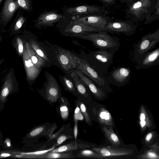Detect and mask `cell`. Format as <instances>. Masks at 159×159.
Listing matches in <instances>:
<instances>
[{"label": "cell", "instance_id": "cell-35", "mask_svg": "<svg viewBox=\"0 0 159 159\" xmlns=\"http://www.w3.org/2000/svg\"><path fill=\"white\" fill-rule=\"evenodd\" d=\"M78 105L81 113L84 116L86 122L88 123H89L90 119L85 105L81 101L79 102Z\"/></svg>", "mask_w": 159, "mask_h": 159}, {"label": "cell", "instance_id": "cell-18", "mask_svg": "<svg viewBox=\"0 0 159 159\" xmlns=\"http://www.w3.org/2000/svg\"><path fill=\"white\" fill-rule=\"evenodd\" d=\"M159 63V48L149 51L143 56L135 66V69L139 70L146 69Z\"/></svg>", "mask_w": 159, "mask_h": 159}, {"label": "cell", "instance_id": "cell-8", "mask_svg": "<svg viewBox=\"0 0 159 159\" xmlns=\"http://www.w3.org/2000/svg\"><path fill=\"white\" fill-rule=\"evenodd\" d=\"M109 18L104 15L93 14L83 16H72L71 21L83 23L101 30L108 22L111 21Z\"/></svg>", "mask_w": 159, "mask_h": 159}, {"label": "cell", "instance_id": "cell-15", "mask_svg": "<svg viewBox=\"0 0 159 159\" xmlns=\"http://www.w3.org/2000/svg\"><path fill=\"white\" fill-rule=\"evenodd\" d=\"M92 150L100 154L104 158L127 156L132 154L133 153V151L131 150L119 148L114 146L94 147Z\"/></svg>", "mask_w": 159, "mask_h": 159}, {"label": "cell", "instance_id": "cell-16", "mask_svg": "<svg viewBox=\"0 0 159 159\" xmlns=\"http://www.w3.org/2000/svg\"><path fill=\"white\" fill-rule=\"evenodd\" d=\"M47 73L48 75L46 86V98L51 102H55L61 95L60 88L54 77L47 72Z\"/></svg>", "mask_w": 159, "mask_h": 159}, {"label": "cell", "instance_id": "cell-41", "mask_svg": "<svg viewBox=\"0 0 159 159\" xmlns=\"http://www.w3.org/2000/svg\"><path fill=\"white\" fill-rule=\"evenodd\" d=\"M150 148H154L156 149H159V146L157 144V143H155L152 145H151L149 146Z\"/></svg>", "mask_w": 159, "mask_h": 159}, {"label": "cell", "instance_id": "cell-25", "mask_svg": "<svg viewBox=\"0 0 159 159\" xmlns=\"http://www.w3.org/2000/svg\"><path fill=\"white\" fill-rule=\"evenodd\" d=\"M139 119V125L142 130H144L152 126V123L150 118L143 105L140 107Z\"/></svg>", "mask_w": 159, "mask_h": 159}, {"label": "cell", "instance_id": "cell-44", "mask_svg": "<svg viewBox=\"0 0 159 159\" xmlns=\"http://www.w3.org/2000/svg\"><path fill=\"white\" fill-rule=\"evenodd\" d=\"M5 104V103L0 102V112L3 109Z\"/></svg>", "mask_w": 159, "mask_h": 159}, {"label": "cell", "instance_id": "cell-43", "mask_svg": "<svg viewBox=\"0 0 159 159\" xmlns=\"http://www.w3.org/2000/svg\"><path fill=\"white\" fill-rule=\"evenodd\" d=\"M103 2L107 3H112L114 2V0H101Z\"/></svg>", "mask_w": 159, "mask_h": 159}, {"label": "cell", "instance_id": "cell-28", "mask_svg": "<svg viewBox=\"0 0 159 159\" xmlns=\"http://www.w3.org/2000/svg\"><path fill=\"white\" fill-rule=\"evenodd\" d=\"M29 43L33 50L39 56L47 61H49L48 56L46 52L38 43L32 39H30Z\"/></svg>", "mask_w": 159, "mask_h": 159}, {"label": "cell", "instance_id": "cell-46", "mask_svg": "<svg viewBox=\"0 0 159 159\" xmlns=\"http://www.w3.org/2000/svg\"><path fill=\"white\" fill-rule=\"evenodd\" d=\"M4 0H0V6L2 4V2H3Z\"/></svg>", "mask_w": 159, "mask_h": 159}, {"label": "cell", "instance_id": "cell-20", "mask_svg": "<svg viewBox=\"0 0 159 159\" xmlns=\"http://www.w3.org/2000/svg\"><path fill=\"white\" fill-rule=\"evenodd\" d=\"M69 73L73 80L76 89L79 94L86 97L88 96L87 85L78 75L76 70H72Z\"/></svg>", "mask_w": 159, "mask_h": 159}, {"label": "cell", "instance_id": "cell-6", "mask_svg": "<svg viewBox=\"0 0 159 159\" xmlns=\"http://www.w3.org/2000/svg\"><path fill=\"white\" fill-rule=\"evenodd\" d=\"M53 46L57 60L64 71H69L76 69V56L66 49L56 45Z\"/></svg>", "mask_w": 159, "mask_h": 159}, {"label": "cell", "instance_id": "cell-21", "mask_svg": "<svg viewBox=\"0 0 159 159\" xmlns=\"http://www.w3.org/2000/svg\"><path fill=\"white\" fill-rule=\"evenodd\" d=\"M90 146L77 142H71L61 146L58 148L54 149L51 151L53 152H68L80 149L90 147Z\"/></svg>", "mask_w": 159, "mask_h": 159}, {"label": "cell", "instance_id": "cell-31", "mask_svg": "<svg viewBox=\"0 0 159 159\" xmlns=\"http://www.w3.org/2000/svg\"><path fill=\"white\" fill-rule=\"evenodd\" d=\"M159 149L152 148L146 151L142 154L138 156L137 158L142 159H159V155L158 151Z\"/></svg>", "mask_w": 159, "mask_h": 159}, {"label": "cell", "instance_id": "cell-13", "mask_svg": "<svg viewBox=\"0 0 159 159\" xmlns=\"http://www.w3.org/2000/svg\"><path fill=\"white\" fill-rule=\"evenodd\" d=\"M100 31L81 23L70 21L64 29L62 34L66 36L77 37L80 35L87 34L90 32Z\"/></svg>", "mask_w": 159, "mask_h": 159}, {"label": "cell", "instance_id": "cell-1", "mask_svg": "<svg viewBox=\"0 0 159 159\" xmlns=\"http://www.w3.org/2000/svg\"><path fill=\"white\" fill-rule=\"evenodd\" d=\"M117 50L113 49H99L89 54L90 65L101 75L108 74L109 67L113 63V58Z\"/></svg>", "mask_w": 159, "mask_h": 159}, {"label": "cell", "instance_id": "cell-5", "mask_svg": "<svg viewBox=\"0 0 159 159\" xmlns=\"http://www.w3.org/2000/svg\"><path fill=\"white\" fill-rule=\"evenodd\" d=\"M155 4L154 0H139L130 6L128 12L136 20H140L147 13L150 15L153 11Z\"/></svg>", "mask_w": 159, "mask_h": 159}, {"label": "cell", "instance_id": "cell-11", "mask_svg": "<svg viewBox=\"0 0 159 159\" xmlns=\"http://www.w3.org/2000/svg\"><path fill=\"white\" fill-rule=\"evenodd\" d=\"M65 18V16L62 14L53 11H49L42 13L34 21L35 23V26L41 29L52 26Z\"/></svg>", "mask_w": 159, "mask_h": 159}, {"label": "cell", "instance_id": "cell-36", "mask_svg": "<svg viewBox=\"0 0 159 159\" xmlns=\"http://www.w3.org/2000/svg\"><path fill=\"white\" fill-rule=\"evenodd\" d=\"M154 12L152 16L147 17L146 21L145 22V24H148L154 20L156 19L157 15H159V0H157L155 8L153 11Z\"/></svg>", "mask_w": 159, "mask_h": 159}, {"label": "cell", "instance_id": "cell-12", "mask_svg": "<svg viewBox=\"0 0 159 159\" xmlns=\"http://www.w3.org/2000/svg\"><path fill=\"white\" fill-rule=\"evenodd\" d=\"M19 9L16 0H4L0 11V24L6 26Z\"/></svg>", "mask_w": 159, "mask_h": 159}, {"label": "cell", "instance_id": "cell-49", "mask_svg": "<svg viewBox=\"0 0 159 159\" xmlns=\"http://www.w3.org/2000/svg\"><path fill=\"white\" fill-rule=\"evenodd\" d=\"M132 0H130V1H132Z\"/></svg>", "mask_w": 159, "mask_h": 159}, {"label": "cell", "instance_id": "cell-19", "mask_svg": "<svg viewBox=\"0 0 159 159\" xmlns=\"http://www.w3.org/2000/svg\"><path fill=\"white\" fill-rule=\"evenodd\" d=\"M76 72L80 78L84 82L93 95L98 98H101L105 95V92L91 79L80 71L76 69Z\"/></svg>", "mask_w": 159, "mask_h": 159}, {"label": "cell", "instance_id": "cell-27", "mask_svg": "<svg viewBox=\"0 0 159 159\" xmlns=\"http://www.w3.org/2000/svg\"><path fill=\"white\" fill-rule=\"evenodd\" d=\"M74 157L72 154L70 152L66 153L53 152L51 151L43 155L41 159H70Z\"/></svg>", "mask_w": 159, "mask_h": 159}, {"label": "cell", "instance_id": "cell-30", "mask_svg": "<svg viewBox=\"0 0 159 159\" xmlns=\"http://www.w3.org/2000/svg\"><path fill=\"white\" fill-rule=\"evenodd\" d=\"M77 157L81 158H104L100 154L93 150L88 149L81 150L78 152Z\"/></svg>", "mask_w": 159, "mask_h": 159}, {"label": "cell", "instance_id": "cell-47", "mask_svg": "<svg viewBox=\"0 0 159 159\" xmlns=\"http://www.w3.org/2000/svg\"><path fill=\"white\" fill-rule=\"evenodd\" d=\"M125 1H130V0H125Z\"/></svg>", "mask_w": 159, "mask_h": 159}, {"label": "cell", "instance_id": "cell-14", "mask_svg": "<svg viewBox=\"0 0 159 159\" xmlns=\"http://www.w3.org/2000/svg\"><path fill=\"white\" fill-rule=\"evenodd\" d=\"M65 13L73 16L82 15L98 14L107 13V11L97 5H83L68 7L65 10Z\"/></svg>", "mask_w": 159, "mask_h": 159}, {"label": "cell", "instance_id": "cell-17", "mask_svg": "<svg viewBox=\"0 0 159 159\" xmlns=\"http://www.w3.org/2000/svg\"><path fill=\"white\" fill-rule=\"evenodd\" d=\"M24 46L22 57L27 79L29 81H33L38 77L41 69L37 68L32 62L27 52L25 43H24Z\"/></svg>", "mask_w": 159, "mask_h": 159}, {"label": "cell", "instance_id": "cell-23", "mask_svg": "<svg viewBox=\"0 0 159 159\" xmlns=\"http://www.w3.org/2000/svg\"><path fill=\"white\" fill-rule=\"evenodd\" d=\"M21 9H19L16 16L11 26L12 33H17L19 32L23 26L26 21V18L23 14Z\"/></svg>", "mask_w": 159, "mask_h": 159}, {"label": "cell", "instance_id": "cell-3", "mask_svg": "<svg viewBox=\"0 0 159 159\" xmlns=\"http://www.w3.org/2000/svg\"><path fill=\"white\" fill-rule=\"evenodd\" d=\"M159 42V28L154 32L143 36L134 46L133 56L135 61L137 63L139 62L147 53L156 48Z\"/></svg>", "mask_w": 159, "mask_h": 159}, {"label": "cell", "instance_id": "cell-29", "mask_svg": "<svg viewBox=\"0 0 159 159\" xmlns=\"http://www.w3.org/2000/svg\"><path fill=\"white\" fill-rule=\"evenodd\" d=\"M59 109L62 119L64 120H67L69 112L68 102L66 98L64 97H62L60 99Z\"/></svg>", "mask_w": 159, "mask_h": 159}, {"label": "cell", "instance_id": "cell-45", "mask_svg": "<svg viewBox=\"0 0 159 159\" xmlns=\"http://www.w3.org/2000/svg\"><path fill=\"white\" fill-rule=\"evenodd\" d=\"M4 61V59H2L0 60V65Z\"/></svg>", "mask_w": 159, "mask_h": 159}, {"label": "cell", "instance_id": "cell-38", "mask_svg": "<svg viewBox=\"0 0 159 159\" xmlns=\"http://www.w3.org/2000/svg\"><path fill=\"white\" fill-rule=\"evenodd\" d=\"M16 46L18 53L22 56L24 52V46L22 39L19 37L16 39Z\"/></svg>", "mask_w": 159, "mask_h": 159}, {"label": "cell", "instance_id": "cell-26", "mask_svg": "<svg viewBox=\"0 0 159 159\" xmlns=\"http://www.w3.org/2000/svg\"><path fill=\"white\" fill-rule=\"evenodd\" d=\"M108 126L105 125L102 128L107 139L113 145L117 146L120 145L121 143L119 139L113 131L112 126Z\"/></svg>", "mask_w": 159, "mask_h": 159}, {"label": "cell", "instance_id": "cell-40", "mask_svg": "<svg viewBox=\"0 0 159 159\" xmlns=\"http://www.w3.org/2000/svg\"><path fill=\"white\" fill-rule=\"evenodd\" d=\"M155 136V133L154 132L151 131L149 132L145 137V143L146 144L149 143L152 141Z\"/></svg>", "mask_w": 159, "mask_h": 159}, {"label": "cell", "instance_id": "cell-2", "mask_svg": "<svg viewBox=\"0 0 159 159\" xmlns=\"http://www.w3.org/2000/svg\"><path fill=\"white\" fill-rule=\"evenodd\" d=\"M77 38L91 41L96 48L99 49L117 50L120 45L119 39L117 37L111 36L107 32L101 30L82 35Z\"/></svg>", "mask_w": 159, "mask_h": 159}, {"label": "cell", "instance_id": "cell-7", "mask_svg": "<svg viewBox=\"0 0 159 159\" xmlns=\"http://www.w3.org/2000/svg\"><path fill=\"white\" fill-rule=\"evenodd\" d=\"M18 85L13 69L11 68L5 78L0 91V102L5 103L8 96L18 91Z\"/></svg>", "mask_w": 159, "mask_h": 159}, {"label": "cell", "instance_id": "cell-34", "mask_svg": "<svg viewBox=\"0 0 159 159\" xmlns=\"http://www.w3.org/2000/svg\"><path fill=\"white\" fill-rule=\"evenodd\" d=\"M60 79L62 84L65 89L71 92L74 91L75 88L72 81L65 76H60Z\"/></svg>", "mask_w": 159, "mask_h": 159}, {"label": "cell", "instance_id": "cell-10", "mask_svg": "<svg viewBox=\"0 0 159 159\" xmlns=\"http://www.w3.org/2000/svg\"><path fill=\"white\" fill-rule=\"evenodd\" d=\"M136 28V25L125 21H111L101 30L113 33H123L129 36L134 33Z\"/></svg>", "mask_w": 159, "mask_h": 159}, {"label": "cell", "instance_id": "cell-42", "mask_svg": "<svg viewBox=\"0 0 159 159\" xmlns=\"http://www.w3.org/2000/svg\"><path fill=\"white\" fill-rule=\"evenodd\" d=\"M3 136L2 133L0 131V146L2 145L3 143Z\"/></svg>", "mask_w": 159, "mask_h": 159}, {"label": "cell", "instance_id": "cell-24", "mask_svg": "<svg viewBox=\"0 0 159 159\" xmlns=\"http://www.w3.org/2000/svg\"><path fill=\"white\" fill-rule=\"evenodd\" d=\"M98 118L102 125L107 126L113 125L112 118L110 113L103 107H101L98 113Z\"/></svg>", "mask_w": 159, "mask_h": 159}, {"label": "cell", "instance_id": "cell-4", "mask_svg": "<svg viewBox=\"0 0 159 159\" xmlns=\"http://www.w3.org/2000/svg\"><path fill=\"white\" fill-rule=\"evenodd\" d=\"M75 59L76 69L85 75L102 90L110 89V87L106 80L105 76L101 75L85 60L76 56Z\"/></svg>", "mask_w": 159, "mask_h": 159}, {"label": "cell", "instance_id": "cell-33", "mask_svg": "<svg viewBox=\"0 0 159 159\" xmlns=\"http://www.w3.org/2000/svg\"><path fill=\"white\" fill-rule=\"evenodd\" d=\"M19 7V9L28 12L32 11V0H16Z\"/></svg>", "mask_w": 159, "mask_h": 159}, {"label": "cell", "instance_id": "cell-37", "mask_svg": "<svg viewBox=\"0 0 159 159\" xmlns=\"http://www.w3.org/2000/svg\"><path fill=\"white\" fill-rule=\"evenodd\" d=\"M80 112V110L79 107H77L76 108V110L75 111L74 117L75 121V125L74 129V135L75 139H76L78 133V128L77 126V120H83V117L82 115L77 117L79 113Z\"/></svg>", "mask_w": 159, "mask_h": 159}, {"label": "cell", "instance_id": "cell-32", "mask_svg": "<svg viewBox=\"0 0 159 159\" xmlns=\"http://www.w3.org/2000/svg\"><path fill=\"white\" fill-rule=\"evenodd\" d=\"M45 129V127L43 125L35 128L30 131L25 137L23 139L24 141L37 137L44 132Z\"/></svg>", "mask_w": 159, "mask_h": 159}, {"label": "cell", "instance_id": "cell-22", "mask_svg": "<svg viewBox=\"0 0 159 159\" xmlns=\"http://www.w3.org/2000/svg\"><path fill=\"white\" fill-rule=\"evenodd\" d=\"M25 43L27 52L32 61L37 68L41 69L45 66L46 61L35 52L29 43L26 42Z\"/></svg>", "mask_w": 159, "mask_h": 159}, {"label": "cell", "instance_id": "cell-48", "mask_svg": "<svg viewBox=\"0 0 159 159\" xmlns=\"http://www.w3.org/2000/svg\"><path fill=\"white\" fill-rule=\"evenodd\" d=\"M0 77H1V76L0 75Z\"/></svg>", "mask_w": 159, "mask_h": 159}, {"label": "cell", "instance_id": "cell-9", "mask_svg": "<svg viewBox=\"0 0 159 159\" xmlns=\"http://www.w3.org/2000/svg\"><path fill=\"white\" fill-rule=\"evenodd\" d=\"M131 73L129 67L113 68L110 73L105 76L107 82L116 85H125L129 82Z\"/></svg>", "mask_w": 159, "mask_h": 159}, {"label": "cell", "instance_id": "cell-39", "mask_svg": "<svg viewBox=\"0 0 159 159\" xmlns=\"http://www.w3.org/2000/svg\"><path fill=\"white\" fill-rule=\"evenodd\" d=\"M72 138V136L64 134H61L57 138L56 145H58L61 144L65 140Z\"/></svg>", "mask_w": 159, "mask_h": 159}]
</instances>
